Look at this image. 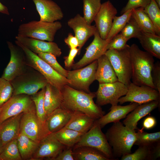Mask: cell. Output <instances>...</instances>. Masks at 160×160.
I'll use <instances>...</instances> for the list:
<instances>
[{"label": "cell", "instance_id": "6da1fadb", "mask_svg": "<svg viewBox=\"0 0 160 160\" xmlns=\"http://www.w3.org/2000/svg\"><path fill=\"white\" fill-rule=\"evenodd\" d=\"M61 91L62 101L61 107L72 112H83L96 120L104 115L101 108L94 101L95 92L87 93L68 84L64 86Z\"/></svg>", "mask_w": 160, "mask_h": 160}, {"label": "cell", "instance_id": "7a4b0ae2", "mask_svg": "<svg viewBox=\"0 0 160 160\" xmlns=\"http://www.w3.org/2000/svg\"><path fill=\"white\" fill-rule=\"evenodd\" d=\"M129 53L132 67V82L138 86H148L155 89L151 77L154 63L153 57L141 50L135 44L130 46Z\"/></svg>", "mask_w": 160, "mask_h": 160}, {"label": "cell", "instance_id": "3957f363", "mask_svg": "<svg viewBox=\"0 0 160 160\" xmlns=\"http://www.w3.org/2000/svg\"><path fill=\"white\" fill-rule=\"evenodd\" d=\"M105 135L114 157L120 158L131 153L136 139V132L119 121L113 123Z\"/></svg>", "mask_w": 160, "mask_h": 160}, {"label": "cell", "instance_id": "277c9868", "mask_svg": "<svg viewBox=\"0 0 160 160\" xmlns=\"http://www.w3.org/2000/svg\"><path fill=\"white\" fill-rule=\"evenodd\" d=\"M15 43L23 50L25 55L26 65L41 74L48 83L61 90L64 86L70 83V81L66 78L57 73L37 54L25 47L18 41L16 40Z\"/></svg>", "mask_w": 160, "mask_h": 160}, {"label": "cell", "instance_id": "5b68a950", "mask_svg": "<svg viewBox=\"0 0 160 160\" xmlns=\"http://www.w3.org/2000/svg\"><path fill=\"white\" fill-rule=\"evenodd\" d=\"M62 24L56 21L52 22L32 20L20 24L17 35L35 39L52 42Z\"/></svg>", "mask_w": 160, "mask_h": 160}, {"label": "cell", "instance_id": "8992f818", "mask_svg": "<svg viewBox=\"0 0 160 160\" xmlns=\"http://www.w3.org/2000/svg\"><path fill=\"white\" fill-rule=\"evenodd\" d=\"M20 133L39 144L51 133L46 121H42L38 116L35 104L23 113L20 120Z\"/></svg>", "mask_w": 160, "mask_h": 160}, {"label": "cell", "instance_id": "52a82bcc", "mask_svg": "<svg viewBox=\"0 0 160 160\" xmlns=\"http://www.w3.org/2000/svg\"><path fill=\"white\" fill-rule=\"evenodd\" d=\"M10 82L13 89L12 96L20 94L33 95L45 87L48 83L41 74L32 68Z\"/></svg>", "mask_w": 160, "mask_h": 160}, {"label": "cell", "instance_id": "ba28073f", "mask_svg": "<svg viewBox=\"0 0 160 160\" xmlns=\"http://www.w3.org/2000/svg\"><path fill=\"white\" fill-rule=\"evenodd\" d=\"M130 46L122 49L107 50L105 54L109 59L118 81L128 87L132 82V67Z\"/></svg>", "mask_w": 160, "mask_h": 160}, {"label": "cell", "instance_id": "9c48e42d", "mask_svg": "<svg viewBox=\"0 0 160 160\" xmlns=\"http://www.w3.org/2000/svg\"><path fill=\"white\" fill-rule=\"evenodd\" d=\"M101 129L95 121L92 127L82 136L73 148L83 146L91 147L102 152L110 160L114 159L111 148Z\"/></svg>", "mask_w": 160, "mask_h": 160}, {"label": "cell", "instance_id": "30bf717a", "mask_svg": "<svg viewBox=\"0 0 160 160\" xmlns=\"http://www.w3.org/2000/svg\"><path fill=\"white\" fill-rule=\"evenodd\" d=\"M7 44L10 51V59L1 77L10 81L31 67L26 65L25 53L20 47L9 41H7Z\"/></svg>", "mask_w": 160, "mask_h": 160}, {"label": "cell", "instance_id": "8fae6325", "mask_svg": "<svg viewBox=\"0 0 160 160\" xmlns=\"http://www.w3.org/2000/svg\"><path fill=\"white\" fill-rule=\"evenodd\" d=\"M97 64L96 60L84 68L68 71L66 78L70 81L68 85L76 89L90 92L89 87L95 80Z\"/></svg>", "mask_w": 160, "mask_h": 160}, {"label": "cell", "instance_id": "7c38bea8", "mask_svg": "<svg viewBox=\"0 0 160 160\" xmlns=\"http://www.w3.org/2000/svg\"><path fill=\"white\" fill-rule=\"evenodd\" d=\"M128 89L127 86L119 81L99 84L95 92L96 104L99 106L108 104L117 105L119 99L126 95Z\"/></svg>", "mask_w": 160, "mask_h": 160}, {"label": "cell", "instance_id": "4fadbf2b", "mask_svg": "<svg viewBox=\"0 0 160 160\" xmlns=\"http://www.w3.org/2000/svg\"><path fill=\"white\" fill-rule=\"evenodd\" d=\"M128 87L126 95L119 100V103L121 104L131 102L140 105L160 100V93L151 87L138 86L131 82Z\"/></svg>", "mask_w": 160, "mask_h": 160}, {"label": "cell", "instance_id": "5bb4252c", "mask_svg": "<svg viewBox=\"0 0 160 160\" xmlns=\"http://www.w3.org/2000/svg\"><path fill=\"white\" fill-rule=\"evenodd\" d=\"M34 104L31 96L13 95L3 105L0 112V124L7 119L23 113Z\"/></svg>", "mask_w": 160, "mask_h": 160}, {"label": "cell", "instance_id": "9a60e30c", "mask_svg": "<svg viewBox=\"0 0 160 160\" xmlns=\"http://www.w3.org/2000/svg\"><path fill=\"white\" fill-rule=\"evenodd\" d=\"M94 36L93 40L86 48L82 58L73 65L72 67L73 70L82 68L97 60L107 50V46L110 41L102 39L97 30Z\"/></svg>", "mask_w": 160, "mask_h": 160}, {"label": "cell", "instance_id": "2e32d148", "mask_svg": "<svg viewBox=\"0 0 160 160\" xmlns=\"http://www.w3.org/2000/svg\"><path fill=\"white\" fill-rule=\"evenodd\" d=\"M117 13L116 9L110 1L102 4L94 21L99 35L103 39H106L113 19Z\"/></svg>", "mask_w": 160, "mask_h": 160}, {"label": "cell", "instance_id": "e0dca14e", "mask_svg": "<svg viewBox=\"0 0 160 160\" xmlns=\"http://www.w3.org/2000/svg\"><path fill=\"white\" fill-rule=\"evenodd\" d=\"M68 25L73 31L79 41L78 54L80 55L82 48L87 41L94 36L97 31L95 25L88 24L83 17L79 14L69 19Z\"/></svg>", "mask_w": 160, "mask_h": 160}, {"label": "cell", "instance_id": "ac0fdd59", "mask_svg": "<svg viewBox=\"0 0 160 160\" xmlns=\"http://www.w3.org/2000/svg\"><path fill=\"white\" fill-rule=\"evenodd\" d=\"M66 147L61 143L53 133H50L39 143L31 160H39L47 158L54 160Z\"/></svg>", "mask_w": 160, "mask_h": 160}, {"label": "cell", "instance_id": "d6986e66", "mask_svg": "<svg viewBox=\"0 0 160 160\" xmlns=\"http://www.w3.org/2000/svg\"><path fill=\"white\" fill-rule=\"evenodd\" d=\"M15 38L16 40L37 55L41 53H49L59 57L62 54L60 48L53 41H46L17 35Z\"/></svg>", "mask_w": 160, "mask_h": 160}, {"label": "cell", "instance_id": "ffe728a7", "mask_svg": "<svg viewBox=\"0 0 160 160\" xmlns=\"http://www.w3.org/2000/svg\"><path fill=\"white\" fill-rule=\"evenodd\" d=\"M38 13L40 20L52 22L62 19L64 17L61 8L52 0H32Z\"/></svg>", "mask_w": 160, "mask_h": 160}, {"label": "cell", "instance_id": "44dd1931", "mask_svg": "<svg viewBox=\"0 0 160 160\" xmlns=\"http://www.w3.org/2000/svg\"><path fill=\"white\" fill-rule=\"evenodd\" d=\"M159 104L160 100H157L139 105L127 116L123 124L131 130H138V121L158 107Z\"/></svg>", "mask_w": 160, "mask_h": 160}, {"label": "cell", "instance_id": "7402d4cb", "mask_svg": "<svg viewBox=\"0 0 160 160\" xmlns=\"http://www.w3.org/2000/svg\"><path fill=\"white\" fill-rule=\"evenodd\" d=\"M139 105L135 103L121 106L118 105H111L110 111L107 114L96 120L97 123L102 129L110 123H115L125 118L127 116Z\"/></svg>", "mask_w": 160, "mask_h": 160}, {"label": "cell", "instance_id": "603a6c76", "mask_svg": "<svg viewBox=\"0 0 160 160\" xmlns=\"http://www.w3.org/2000/svg\"><path fill=\"white\" fill-rule=\"evenodd\" d=\"M23 113L9 118L0 124V137L3 145L18 137L20 133Z\"/></svg>", "mask_w": 160, "mask_h": 160}, {"label": "cell", "instance_id": "cb8c5ba5", "mask_svg": "<svg viewBox=\"0 0 160 160\" xmlns=\"http://www.w3.org/2000/svg\"><path fill=\"white\" fill-rule=\"evenodd\" d=\"M95 80L99 84L111 83L118 81V78L108 57L104 54L97 60Z\"/></svg>", "mask_w": 160, "mask_h": 160}, {"label": "cell", "instance_id": "d4e9b609", "mask_svg": "<svg viewBox=\"0 0 160 160\" xmlns=\"http://www.w3.org/2000/svg\"><path fill=\"white\" fill-rule=\"evenodd\" d=\"M73 113L61 107L53 111L46 121L50 132L53 133L64 127L71 119Z\"/></svg>", "mask_w": 160, "mask_h": 160}, {"label": "cell", "instance_id": "484cf974", "mask_svg": "<svg viewBox=\"0 0 160 160\" xmlns=\"http://www.w3.org/2000/svg\"><path fill=\"white\" fill-rule=\"evenodd\" d=\"M95 120L84 113L74 111L70 121L64 127L84 134L92 127Z\"/></svg>", "mask_w": 160, "mask_h": 160}, {"label": "cell", "instance_id": "4316f807", "mask_svg": "<svg viewBox=\"0 0 160 160\" xmlns=\"http://www.w3.org/2000/svg\"><path fill=\"white\" fill-rule=\"evenodd\" d=\"M62 101L61 90L48 83L46 87L44 107L47 117L55 110L61 107Z\"/></svg>", "mask_w": 160, "mask_h": 160}, {"label": "cell", "instance_id": "83f0119b", "mask_svg": "<svg viewBox=\"0 0 160 160\" xmlns=\"http://www.w3.org/2000/svg\"><path fill=\"white\" fill-rule=\"evenodd\" d=\"M138 39L145 51L160 59V36L142 31Z\"/></svg>", "mask_w": 160, "mask_h": 160}, {"label": "cell", "instance_id": "f1b7e54d", "mask_svg": "<svg viewBox=\"0 0 160 160\" xmlns=\"http://www.w3.org/2000/svg\"><path fill=\"white\" fill-rule=\"evenodd\" d=\"M73 155L74 160H110L98 150L88 146L73 148Z\"/></svg>", "mask_w": 160, "mask_h": 160}, {"label": "cell", "instance_id": "f546056e", "mask_svg": "<svg viewBox=\"0 0 160 160\" xmlns=\"http://www.w3.org/2000/svg\"><path fill=\"white\" fill-rule=\"evenodd\" d=\"M17 140L19 151L22 159H31L39 144L21 133H20Z\"/></svg>", "mask_w": 160, "mask_h": 160}, {"label": "cell", "instance_id": "4dcf8cb0", "mask_svg": "<svg viewBox=\"0 0 160 160\" xmlns=\"http://www.w3.org/2000/svg\"><path fill=\"white\" fill-rule=\"evenodd\" d=\"M53 133L61 143L66 147L72 148L79 141L84 134L65 127Z\"/></svg>", "mask_w": 160, "mask_h": 160}, {"label": "cell", "instance_id": "1f68e13d", "mask_svg": "<svg viewBox=\"0 0 160 160\" xmlns=\"http://www.w3.org/2000/svg\"><path fill=\"white\" fill-rule=\"evenodd\" d=\"M132 17L135 20L142 31L144 32L156 34L153 25L144 8L132 9Z\"/></svg>", "mask_w": 160, "mask_h": 160}, {"label": "cell", "instance_id": "d6a6232c", "mask_svg": "<svg viewBox=\"0 0 160 160\" xmlns=\"http://www.w3.org/2000/svg\"><path fill=\"white\" fill-rule=\"evenodd\" d=\"M132 12V9L129 10L120 16H116L114 17L106 39L111 41L114 36L121 31L131 18Z\"/></svg>", "mask_w": 160, "mask_h": 160}, {"label": "cell", "instance_id": "836d02e7", "mask_svg": "<svg viewBox=\"0 0 160 160\" xmlns=\"http://www.w3.org/2000/svg\"><path fill=\"white\" fill-rule=\"evenodd\" d=\"M83 17L87 23L91 25L99 11L102 3L100 0H82Z\"/></svg>", "mask_w": 160, "mask_h": 160}, {"label": "cell", "instance_id": "e575fe53", "mask_svg": "<svg viewBox=\"0 0 160 160\" xmlns=\"http://www.w3.org/2000/svg\"><path fill=\"white\" fill-rule=\"evenodd\" d=\"M160 142V132L148 133L141 129L136 132V139L134 145L141 146H151Z\"/></svg>", "mask_w": 160, "mask_h": 160}, {"label": "cell", "instance_id": "d590c367", "mask_svg": "<svg viewBox=\"0 0 160 160\" xmlns=\"http://www.w3.org/2000/svg\"><path fill=\"white\" fill-rule=\"evenodd\" d=\"M1 160H21L17 139L13 140L3 145L0 153Z\"/></svg>", "mask_w": 160, "mask_h": 160}, {"label": "cell", "instance_id": "8d00e7d4", "mask_svg": "<svg viewBox=\"0 0 160 160\" xmlns=\"http://www.w3.org/2000/svg\"><path fill=\"white\" fill-rule=\"evenodd\" d=\"M160 7L155 0H151L149 4L144 8L154 27L156 34L160 36Z\"/></svg>", "mask_w": 160, "mask_h": 160}, {"label": "cell", "instance_id": "74e56055", "mask_svg": "<svg viewBox=\"0 0 160 160\" xmlns=\"http://www.w3.org/2000/svg\"><path fill=\"white\" fill-rule=\"evenodd\" d=\"M153 145L139 146L134 153L123 156L121 157V160H152V151Z\"/></svg>", "mask_w": 160, "mask_h": 160}, {"label": "cell", "instance_id": "f35d334b", "mask_svg": "<svg viewBox=\"0 0 160 160\" xmlns=\"http://www.w3.org/2000/svg\"><path fill=\"white\" fill-rule=\"evenodd\" d=\"M45 89L46 87L35 94L31 96L35 104L38 116L43 121H46L47 118L44 107Z\"/></svg>", "mask_w": 160, "mask_h": 160}, {"label": "cell", "instance_id": "ab89813d", "mask_svg": "<svg viewBox=\"0 0 160 160\" xmlns=\"http://www.w3.org/2000/svg\"><path fill=\"white\" fill-rule=\"evenodd\" d=\"M142 31L137 23L131 16L120 33L128 41L132 38L138 39Z\"/></svg>", "mask_w": 160, "mask_h": 160}, {"label": "cell", "instance_id": "60d3db41", "mask_svg": "<svg viewBox=\"0 0 160 160\" xmlns=\"http://www.w3.org/2000/svg\"><path fill=\"white\" fill-rule=\"evenodd\" d=\"M57 73L66 78L68 71L64 68L57 62L56 57L51 54L41 53L37 55Z\"/></svg>", "mask_w": 160, "mask_h": 160}, {"label": "cell", "instance_id": "b9f144b4", "mask_svg": "<svg viewBox=\"0 0 160 160\" xmlns=\"http://www.w3.org/2000/svg\"><path fill=\"white\" fill-rule=\"evenodd\" d=\"M13 92L10 81L0 77V108L12 97Z\"/></svg>", "mask_w": 160, "mask_h": 160}, {"label": "cell", "instance_id": "7bdbcfd3", "mask_svg": "<svg viewBox=\"0 0 160 160\" xmlns=\"http://www.w3.org/2000/svg\"><path fill=\"white\" fill-rule=\"evenodd\" d=\"M127 40L120 33L114 36L108 44L107 49L119 50L126 47L128 45L127 44Z\"/></svg>", "mask_w": 160, "mask_h": 160}, {"label": "cell", "instance_id": "ee69618b", "mask_svg": "<svg viewBox=\"0 0 160 160\" xmlns=\"http://www.w3.org/2000/svg\"><path fill=\"white\" fill-rule=\"evenodd\" d=\"M151 0H128L121 12L122 14L127 11L138 8H144L150 3Z\"/></svg>", "mask_w": 160, "mask_h": 160}, {"label": "cell", "instance_id": "f6af8a7d", "mask_svg": "<svg viewBox=\"0 0 160 160\" xmlns=\"http://www.w3.org/2000/svg\"><path fill=\"white\" fill-rule=\"evenodd\" d=\"M151 77L155 89L160 93V63H154L151 72Z\"/></svg>", "mask_w": 160, "mask_h": 160}, {"label": "cell", "instance_id": "bcb514c9", "mask_svg": "<svg viewBox=\"0 0 160 160\" xmlns=\"http://www.w3.org/2000/svg\"><path fill=\"white\" fill-rule=\"evenodd\" d=\"M54 160H74L72 147H66L54 159Z\"/></svg>", "mask_w": 160, "mask_h": 160}, {"label": "cell", "instance_id": "7dc6e473", "mask_svg": "<svg viewBox=\"0 0 160 160\" xmlns=\"http://www.w3.org/2000/svg\"><path fill=\"white\" fill-rule=\"evenodd\" d=\"M78 52L79 49L77 48L70 49L68 55L64 57L65 67L68 68L72 67L74 58Z\"/></svg>", "mask_w": 160, "mask_h": 160}, {"label": "cell", "instance_id": "c3c4849f", "mask_svg": "<svg viewBox=\"0 0 160 160\" xmlns=\"http://www.w3.org/2000/svg\"><path fill=\"white\" fill-rule=\"evenodd\" d=\"M64 42L70 49L77 48L79 46V41L77 38L69 33L64 40Z\"/></svg>", "mask_w": 160, "mask_h": 160}, {"label": "cell", "instance_id": "681fc988", "mask_svg": "<svg viewBox=\"0 0 160 160\" xmlns=\"http://www.w3.org/2000/svg\"><path fill=\"white\" fill-rule=\"evenodd\" d=\"M156 120L153 116H149L146 118L143 123V128L149 129L153 128L156 125Z\"/></svg>", "mask_w": 160, "mask_h": 160}, {"label": "cell", "instance_id": "f907efd6", "mask_svg": "<svg viewBox=\"0 0 160 160\" xmlns=\"http://www.w3.org/2000/svg\"><path fill=\"white\" fill-rule=\"evenodd\" d=\"M152 160H156L160 157V142H158L153 146Z\"/></svg>", "mask_w": 160, "mask_h": 160}, {"label": "cell", "instance_id": "816d5d0a", "mask_svg": "<svg viewBox=\"0 0 160 160\" xmlns=\"http://www.w3.org/2000/svg\"><path fill=\"white\" fill-rule=\"evenodd\" d=\"M0 13L9 15V12L8 8L0 2Z\"/></svg>", "mask_w": 160, "mask_h": 160}, {"label": "cell", "instance_id": "f5cc1de1", "mask_svg": "<svg viewBox=\"0 0 160 160\" xmlns=\"http://www.w3.org/2000/svg\"><path fill=\"white\" fill-rule=\"evenodd\" d=\"M3 146L2 141L0 137V153L2 151Z\"/></svg>", "mask_w": 160, "mask_h": 160}, {"label": "cell", "instance_id": "db71d44e", "mask_svg": "<svg viewBox=\"0 0 160 160\" xmlns=\"http://www.w3.org/2000/svg\"><path fill=\"white\" fill-rule=\"evenodd\" d=\"M159 7H160V0H155Z\"/></svg>", "mask_w": 160, "mask_h": 160}, {"label": "cell", "instance_id": "11a10c76", "mask_svg": "<svg viewBox=\"0 0 160 160\" xmlns=\"http://www.w3.org/2000/svg\"><path fill=\"white\" fill-rule=\"evenodd\" d=\"M1 109H2V107L0 108V112L1 111Z\"/></svg>", "mask_w": 160, "mask_h": 160}, {"label": "cell", "instance_id": "9f6ffc18", "mask_svg": "<svg viewBox=\"0 0 160 160\" xmlns=\"http://www.w3.org/2000/svg\"><path fill=\"white\" fill-rule=\"evenodd\" d=\"M0 160H1L0 159Z\"/></svg>", "mask_w": 160, "mask_h": 160}]
</instances>
